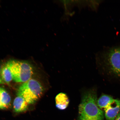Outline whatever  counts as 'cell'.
<instances>
[{
  "label": "cell",
  "mask_w": 120,
  "mask_h": 120,
  "mask_svg": "<svg viewBox=\"0 0 120 120\" xmlns=\"http://www.w3.org/2000/svg\"><path fill=\"white\" fill-rule=\"evenodd\" d=\"M97 100L94 90L85 93L79 106V120H103L104 113L98 106Z\"/></svg>",
  "instance_id": "6da1fadb"
},
{
  "label": "cell",
  "mask_w": 120,
  "mask_h": 120,
  "mask_svg": "<svg viewBox=\"0 0 120 120\" xmlns=\"http://www.w3.org/2000/svg\"><path fill=\"white\" fill-rule=\"evenodd\" d=\"M5 64L11 72L13 80L16 82L27 81L34 74V67L28 61L11 59Z\"/></svg>",
  "instance_id": "7a4b0ae2"
},
{
  "label": "cell",
  "mask_w": 120,
  "mask_h": 120,
  "mask_svg": "<svg viewBox=\"0 0 120 120\" xmlns=\"http://www.w3.org/2000/svg\"><path fill=\"white\" fill-rule=\"evenodd\" d=\"M44 91V87L38 81L31 79L19 87L17 95L23 98L29 105L33 104L41 97Z\"/></svg>",
  "instance_id": "3957f363"
},
{
  "label": "cell",
  "mask_w": 120,
  "mask_h": 120,
  "mask_svg": "<svg viewBox=\"0 0 120 120\" xmlns=\"http://www.w3.org/2000/svg\"><path fill=\"white\" fill-rule=\"evenodd\" d=\"M107 62L111 71L120 76V48L109 51L108 55Z\"/></svg>",
  "instance_id": "277c9868"
},
{
  "label": "cell",
  "mask_w": 120,
  "mask_h": 120,
  "mask_svg": "<svg viewBox=\"0 0 120 120\" xmlns=\"http://www.w3.org/2000/svg\"><path fill=\"white\" fill-rule=\"evenodd\" d=\"M107 120H115L120 111V100L114 99L104 110Z\"/></svg>",
  "instance_id": "5b68a950"
},
{
  "label": "cell",
  "mask_w": 120,
  "mask_h": 120,
  "mask_svg": "<svg viewBox=\"0 0 120 120\" xmlns=\"http://www.w3.org/2000/svg\"><path fill=\"white\" fill-rule=\"evenodd\" d=\"M13 80L12 76L5 63L0 66V85H10Z\"/></svg>",
  "instance_id": "8992f818"
},
{
  "label": "cell",
  "mask_w": 120,
  "mask_h": 120,
  "mask_svg": "<svg viewBox=\"0 0 120 120\" xmlns=\"http://www.w3.org/2000/svg\"><path fill=\"white\" fill-rule=\"evenodd\" d=\"M11 97L6 90L0 87V109L10 108L11 106Z\"/></svg>",
  "instance_id": "52a82bcc"
},
{
  "label": "cell",
  "mask_w": 120,
  "mask_h": 120,
  "mask_svg": "<svg viewBox=\"0 0 120 120\" xmlns=\"http://www.w3.org/2000/svg\"><path fill=\"white\" fill-rule=\"evenodd\" d=\"M29 104L23 98L17 96L13 102V108L15 112L19 113L27 110Z\"/></svg>",
  "instance_id": "ba28073f"
},
{
  "label": "cell",
  "mask_w": 120,
  "mask_h": 120,
  "mask_svg": "<svg viewBox=\"0 0 120 120\" xmlns=\"http://www.w3.org/2000/svg\"><path fill=\"white\" fill-rule=\"evenodd\" d=\"M56 106L60 110H64L67 108L69 103L68 97L67 94L61 93L56 96L55 98Z\"/></svg>",
  "instance_id": "9c48e42d"
},
{
  "label": "cell",
  "mask_w": 120,
  "mask_h": 120,
  "mask_svg": "<svg viewBox=\"0 0 120 120\" xmlns=\"http://www.w3.org/2000/svg\"><path fill=\"white\" fill-rule=\"evenodd\" d=\"M114 99L111 96L106 94H103L97 100L98 106L101 110H104L108 105L113 101Z\"/></svg>",
  "instance_id": "30bf717a"
},
{
  "label": "cell",
  "mask_w": 120,
  "mask_h": 120,
  "mask_svg": "<svg viewBox=\"0 0 120 120\" xmlns=\"http://www.w3.org/2000/svg\"><path fill=\"white\" fill-rule=\"evenodd\" d=\"M115 120H120V111Z\"/></svg>",
  "instance_id": "8fae6325"
}]
</instances>
